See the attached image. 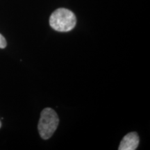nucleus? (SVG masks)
<instances>
[{"instance_id": "obj_1", "label": "nucleus", "mask_w": 150, "mask_h": 150, "mask_svg": "<svg viewBox=\"0 0 150 150\" xmlns=\"http://www.w3.org/2000/svg\"><path fill=\"white\" fill-rule=\"evenodd\" d=\"M76 19L72 11L67 8H58L52 13L50 24L52 29L60 32H67L76 26Z\"/></svg>"}, {"instance_id": "obj_2", "label": "nucleus", "mask_w": 150, "mask_h": 150, "mask_svg": "<svg viewBox=\"0 0 150 150\" xmlns=\"http://www.w3.org/2000/svg\"><path fill=\"white\" fill-rule=\"evenodd\" d=\"M59 119L55 110L51 108H46L41 112L38 122L39 134L42 139H49L52 136L59 126Z\"/></svg>"}, {"instance_id": "obj_3", "label": "nucleus", "mask_w": 150, "mask_h": 150, "mask_svg": "<svg viewBox=\"0 0 150 150\" xmlns=\"http://www.w3.org/2000/svg\"><path fill=\"white\" fill-rule=\"evenodd\" d=\"M139 144V137L136 132H131L123 138L119 150H135Z\"/></svg>"}, {"instance_id": "obj_4", "label": "nucleus", "mask_w": 150, "mask_h": 150, "mask_svg": "<svg viewBox=\"0 0 150 150\" xmlns=\"http://www.w3.org/2000/svg\"><path fill=\"white\" fill-rule=\"evenodd\" d=\"M6 45H7L6 40L4 37L0 33V48L1 49L5 48L6 46Z\"/></svg>"}, {"instance_id": "obj_5", "label": "nucleus", "mask_w": 150, "mask_h": 150, "mask_svg": "<svg viewBox=\"0 0 150 150\" xmlns=\"http://www.w3.org/2000/svg\"><path fill=\"white\" fill-rule=\"evenodd\" d=\"M1 122H0V127H1Z\"/></svg>"}]
</instances>
